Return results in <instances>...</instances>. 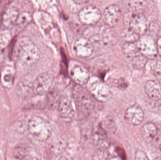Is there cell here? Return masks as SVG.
<instances>
[{
    "label": "cell",
    "instance_id": "24",
    "mask_svg": "<svg viewBox=\"0 0 161 160\" xmlns=\"http://www.w3.org/2000/svg\"><path fill=\"white\" fill-rule=\"evenodd\" d=\"M11 37V34L7 29L1 31L0 33V51L3 50L8 45Z\"/></svg>",
    "mask_w": 161,
    "mask_h": 160
},
{
    "label": "cell",
    "instance_id": "31",
    "mask_svg": "<svg viewBox=\"0 0 161 160\" xmlns=\"http://www.w3.org/2000/svg\"><path fill=\"white\" fill-rule=\"evenodd\" d=\"M160 153L161 154V142L160 143Z\"/></svg>",
    "mask_w": 161,
    "mask_h": 160
},
{
    "label": "cell",
    "instance_id": "21",
    "mask_svg": "<svg viewBox=\"0 0 161 160\" xmlns=\"http://www.w3.org/2000/svg\"><path fill=\"white\" fill-rule=\"evenodd\" d=\"M32 15L28 12H23L19 15L16 22L17 29L19 30L26 27L32 20Z\"/></svg>",
    "mask_w": 161,
    "mask_h": 160
},
{
    "label": "cell",
    "instance_id": "15",
    "mask_svg": "<svg viewBox=\"0 0 161 160\" xmlns=\"http://www.w3.org/2000/svg\"><path fill=\"white\" fill-rule=\"evenodd\" d=\"M144 89L147 95L151 99L155 101L161 99V86L157 82L152 80L147 81Z\"/></svg>",
    "mask_w": 161,
    "mask_h": 160
},
{
    "label": "cell",
    "instance_id": "9",
    "mask_svg": "<svg viewBox=\"0 0 161 160\" xmlns=\"http://www.w3.org/2000/svg\"><path fill=\"white\" fill-rule=\"evenodd\" d=\"M90 92L94 98L101 101H106L110 98L111 93L107 85L96 80L89 85Z\"/></svg>",
    "mask_w": 161,
    "mask_h": 160
},
{
    "label": "cell",
    "instance_id": "8",
    "mask_svg": "<svg viewBox=\"0 0 161 160\" xmlns=\"http://www.w3.org/2000/svg\"><path fill=\"white\" fill-rule=\"evenodd\" d=\"M73 49L75 54L82 58L91 57L94 52L92 43L90 39L84 37L79 38L75 40Z\"/></svg>",
    "mask_w": 161,
    "mask_h": 160
},
{
    "label": "cell",
    "instance_id": "3",
    "mask_svg": "<svg viewBox=\"0 0 161 160\" xmlns=\"http://www.w3.org/2000/svg\"><path fill=\"white\" fill-rule=\"evenodd\" d=\"M73 97L76 107L82 113L89 114L94 109V98L79 85L74 89Z\"/></svg>",
    "mask_w": 161,
    "mask_h": 160
},
{
    "label": "cell",
    "instance_id": "20",
    "mask_svg": "<svg viewBox=\"0 0 161 160\" xmlns=\"http://www.w3.org/2000/svg\"><path fill=\"white\" fill-rule=\"evenodd\" d=\"M102 43L107 47H112L117 42V39L114 31L110 27L104 30L102 33Z\"/></svg>",
    "mask_w": 161,
    "mask_h": 160
},
{
    "label": "cell",
    "instance_id": "6",
    "mask_svg": "<svg viewBox=\"0 0 161 160\" xmlns=\"http://www.w3.org/2000/svg\"><path fill=\"white\" fill-rule=\"evenodd\" d=\"M54 81V78L52 74L42 73L35 80L32 85L33 92L36 95H45L50 92Z\"/></svg>",
    "mask_w": 161,
    "mask_h": 160
},
{
    "label": "cell",
    "instance_id": "14",
    "mask_svg": "<svg viewBox=\"0 0 161 160\" xmlns=\"http://www.w3.org/2000/svg\"><path fill=\"white\" fill-rule=\"evenodd\" d=\"M70 75L79 85L86 84L90 79V73L88 70L78 65L73 67L70 70Z\"/></svg>",
    "mask_w": 161,
    "mask_h": 160
},
{
    "label": "cell",
    "instance_id": "25",
    "mask_svg": "<svg viewBox=\"0 0 161 160\" xmlns=\"http://www.w3.org/2000/svg\"><path fill=\"white\" fill-rule=\"evenodd\" d=\"M147 58L142 54H140L132 59V64L134 67L137 69H142L145 66Z\"/></svg>",
    "mask_w": 161,
    "mask_h": 160
},
{
    "label": "cell",
    "instance_id": "13",
    "mask_svg": "<svg viewBox=\"0 0 161 160\" xmlns=\"http://www.w3.org/2000/svg\"><path fill=\"white\" fill-rule=\"evenodd\" d=\"M125 118L133 126H139L143 121L144 113L140 106L137 105H132L126 111Z\"/></svg>",
    "mask_w": 161,
    "mask_h": 160
},
{
    "label": "cell",
    "instance_id": "16",
    "mask_svg": "<svg viewBox=\"0 0 161 160\" xmlns=\"http://www.w3.org/2000/svg\"><path fill=\"white\" fill-rule=\"evenodd\" d=\"M19 12L16 8L11 7L8 8L5 11L3 17V24L6 29L10 28L16 23Z\"/></svg>",
    "mask_w": 161,
    "mask_h": 160
},
{
    "label": "cell",
    "instance_id": "10",
    "mask_svg": "<svg viewBox=\"0 0 161 160\" xmlns=\"http://www.w3.org/2000/svg\"><path fill=\"white\" fill-rule=\"evenodd\" d=\"M58 110L59 116L64 122L70 123L74 119L75 111L71 101L67 97H63L60 99Z\"/></svg>",
    "mask_w": 161,
    "mask_h": 160
},
{
    "label": "cell",
    "instance_id": "5",
    "mask_svg": "<svg viewBox=\"0 0 161 160\" xmlns=\"http://www.w3.org/2000/svg\"><path fill=\"white\" fill-rule=\"evenodd\" d=\"M139 50L147 59H153L158 54L157 43L150 36L141 35L137 42Z\"/></svg>",
    "mask_w": 161,
    "mask_h": 160
},
{
    "label": "cell",
    "instance_id": "4",
    "mask_svg": "<svg viewBox=\"0 0 161 160\" xmlns=\"http://www.w3.org/2000/svg\"><path fill=\"white\" fill-rule=\"evenodd\" d=\"M124 19L125 23L140 35L147 31V21L142 13L129 11L125 14Z\"/></svg>",
    "mask_w": 161,
    "mask_h": 160
},
{
    "label": "cell",
    "instance_id": "1",
    "mask_svg": "<svg viewBox=\"0 0 161 160\" xmlns=\"http://www.w3.org/2000/svg\"><path fill=\"white\" fill-rule=\"evenodd\" d=\"M17 50L18 65L23 69L34 66L39 59V50L28 37L19 38L17 42Z\"/></svg>",
    "mask_w": 161,
    "mask_h": 160
},
{
    "label": "cell",
    "instance_id": "19",
    "mask_svg": "<svg viewBox=\"0 0 161 160\" xmlns=\"http://www.w3.org/2000/svg\"><path fill=\"white\" fill-rule=\"evenodd\" d=\"M126 7L129 11L141 13L144 10L147 5V0H127Z\"/></svg>",
    "mask_w": 161,
    "mask_h": 160
},
{
    "label": "cell",
    "instance_id": "2",
    "mask_svg": "<svg viewBox=\"0 0 161 160\" xmlns=\"http://www.w3.org/2000/svg\"><path fill=\"white\" fill-rule=\"evenodd\" d=\"M27 131L36 141L43 142L51 137L52 129L49 122L40 116H33L27 123Z\"/></svg>",
    "mask_w": 161,
    "mask_h": 160
},
{
    "label": "cell",
    "instance_id": "28",
    "mask_svg": "<svg viewBox=\"0 0 161 160\" xmlns=\"http://www.w3.org/2000/svg\"><path fill=\"white\" fill-rule=\"evenodd\" d=\"M157 46L158 54L161 57V37H160L158 39L157 43Z\"/></svg>",
    "mask_w": 161,
    "mask_h": 160
},
{
    "label": "cell",
    "instance_id": "23",
    "mask_svg": "<svg viewBox=\"0 0 161 160\" xmlns=\"http://www.w3.org/2000/svg\"><path fill=\"white\" fill-rule=\"evenodd\" d=\"M13 155L18 159H31L29 150L21 145L18 146L14 148Z\"/></svg>",
    "mask_w": 161,
    "mask_h": 160
},
{
    "label": "cell",
    "instance_id": "26",
    "mask_svg": "<svg viewBox=\"0 0 161 160\" xmlns=\"http://www.w3.org/2000/svg\"><path fill=\"white\" fill-rule=\"evenodd\" d=\"M135 159L136 160H148L147 156L145 153L141 150H138L135 152Z\"/></svg>",
    "mask_w": 161,
    "mask_h": 160
},
{
    "label": "cell",
    "instance_id": "18",
    "mask_svg": "<svg viewBox=\"0 0 161 160\" xmlns=\"http://www.w3.org/2000/svg\"><path fill=\"white\" fill-rule=\"evenodd\" d=\"M122 51L124 55L129 59H132L134 57L141 54L136 42H127L123 45Z\"/></svg>",
    "mask_w": 161,
    "mask_h": 160
},
{
    "label": "cell",
    "instance_id": "22",
    "mask_svg": "<svg viewBox=\"0 0 161 160\" xmlns=\"http://www.w3.org/2000/svg\"><path fill=\"white\" fill-rule=\"evenodd\" d=\"M121 36L126 42H136L139 40L141 35L128 27L123 30Z\"/></svg>",
    "mask_w": 161,
    "mask_h": 160
},
{
    "label": "cell",
    "instance_id": "11",
    "mask_svg": "<svg viewBox=\"0 0 161 160\" xmlns=\"http://www.w3.org/2000/svg\"><path fill=\"white\" fill-rule=\"evenodd\" d=\"M121 15V10L119 7L116 5H110L103 12L104 22L109 27H114L120 20Z\"/></svg>",
    "mask_w": 161,
    "mask_h": 160
},
{
    "label": "cell",
    "instance_id": "17",
    "mask_svg": "<svg viewBox=\"0 0 161 160\" xmlns=\"http://www.w3.org/2000/svg\"><path fill=\"white\" fill-rule=\"evenodd\" d=\"M158 132V129L154 123L147 122L145 124L141 129L142 137L146 142L150 143L155 139Z\"/></svg>",
    "mask_w": 161,
    "mask_h": 160
},
{
    "label": "cell",
    "instance_id": "27",
    "mask_svg": "<svg viewBox=\"0 0 161 160\" xmlns=\"http://www.w3.org/2000/svg\"><path fill=\"white\" fill-rule=\"evenodd\" d=\"M155 76L161 86V68L157 69L155 70Z\"/></svg>",
    "mask_w": 161,
    "mask_h": 160
},
{
    "label": "cell",
    "instance_id": "12",
    "mask_svg": "<svg viewBox=\"0 0 161 160\" xmlns=\"http://www.w3.org/2000/svg\"><path fill=\"white\" fill-rule=\"evenodd\" d=\"M92 141L95 146L101 150L107 149L109 146V140L107 132L100 126H97L93 131Z\"/></svg>",
    "mask_w": 161,
    "mask_h": 160
},
{
    "label": "cell",
    "instance_id": "30",
    "mask_svg": "<svg viewBox=\"0 0 161 160\" xmlns=\"http://www.w3.org/2000/svg\"><path fill=\"white\" fill-rule=\"evenodd\" d=\"M73 1L77 4H84L88 3L90 0H73Z\"/></svg>",
    "mask_w": 161,
    "mask_h": 160
},
{
    "label": "cell",
    "instance_id": "29",
    "mask_svg": "<svg viewBox=\"0 0 161 160\" xmlns=\"http://www.w3.org/2000/svg\"><path fill=\"white\" fill-rule=\"evenodd\" d=\"M116 152H117V154H118L119 157L122 158V159H125V153L123 152V149L122 148H120V147H117V149H116Z\"/></svg>",
    "mask_w": 161,
    "mask_h": 160
},
{
    "label": "cell",
    "instance_id": "7",
    "mask_svg": "<svg viewBox=\"0 0 161 160\" xmlns=\"http://www.w3.org/2000/svg\"><path fill=\"white\" fill-rule=\"evenodd\" d=\"M78 16L81 23L85 25H92L100 20L101 14L100 10L96 7L88 5L80 10Z\"/></svg>",
    "mask_w": 161,
    "mask_h": 160
}]
</instances>
